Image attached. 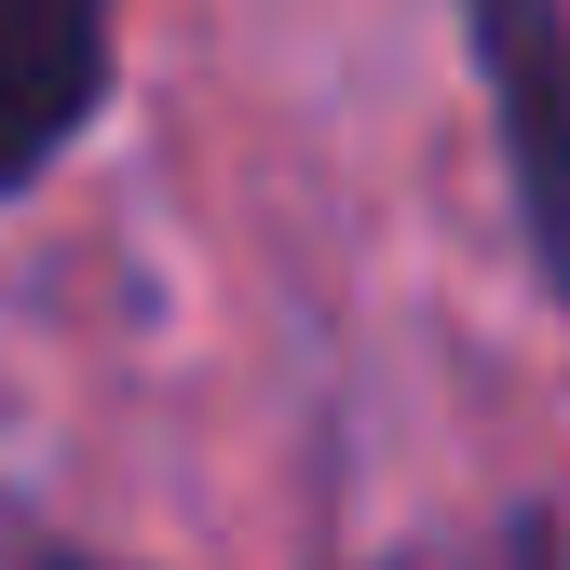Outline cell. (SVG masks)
Returning a JSON list of instances; mask_svg holds the SVG:
<instances>
[{"label": "cell", "instance_id": "2", "mask_svg": "<svg viewBox=\"0 0 570 570\" xmlns=\"http://www.w3.org/2000/svg\"><path fill=\"white\" fill-rule=\"evenodd\" d=\"M109 96V0H0V190L68 164Z\"/></svg>", "mask_w": 570, "mask_h": 570}, {"label": "cell", "instance_id": "3", "mask_svg": "<svg viewBox=\"0 0 570 570\" xmlns=\"http://www.w3.org/2000/svg\"><path fill=\"white\" fill-rule=\"evenodd\" d=\"M41 570H96V557H41Z\"/></svg>", "mask_w": 570, "mask_h": 570}, {"label": "cell", "instance_id": "1", "mask_svg": "<svg viewBox=\"0 0 570 570\" xmlns=\"http://www.w3.org/2000/svg\"><path fill=\"white\" fill-rule=\"evenodd\" d=\"M462 41L489 82L530 272H543V299H570V0H462Z\"/></svg>", "mask_w": 570, "mask_h": 570}]
</instances>
